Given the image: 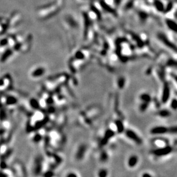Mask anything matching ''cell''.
I'll list each match as a JSON object with an SVG mask.
<instances>
[{"instance_id":"8","label":"cell","mask_w":177,"mask_h":177,"mask_svg":"<svg viewBox=\"0 0 177 177\" xmlns=\"http://www.w3.org/2000/svg\"><path fill=\"white\" fill-rule=\"evenodd\" d=\"M140 99L143 101H144V102L149 103L151 101V96L149 94H143L140 96Z\"/></svg>"},{"instance_id":"11","label":"cell","mask_w":177,"mask_h":177,"mask_svg":"<svg viewBox=\"0 0 177 177\" xmlns=\"http://www.w3.org/2000/svg\"><path fill=\"white\" fill-rule=\"evenodd\" d=\"M148 105H149V103L144 102V101H143V103H142L141 104V105H140V110H141L142 111H144L147 108Z\"/></svg>"},{"instance_id":"5","label":"cell","mask_w":177,"mask_h":177,"mask_svg":"<svg viewBox=\"0 0 177 177\" xmlns=\"http://www.w3.org/2000/svg\"><path fill=\"white\" fill-rule=\"evenodd\" d=\"M138 162V158L135 155H133L131 157L129 158L128 161V166L131 167H134L137 164Z\"/></svg>"},{"instance_id":"14","label":"cell","mask_w":177,"mask_h":177,"mask_svg":"<svg viewBox=\"0 0 177 177\" xmlns=\"http://www.w3.org/2000/svg\"><path fill=\"white\" fill-rule=\"evenodd\" d=\"M174 78H175V81H176V82H177V76H175Z\"/></svg>"},{"instance_id":"7","label":"cell","mask_w":177,"mask_h":177,"mask_svg":"<svg viewBox=\"0 0 177 177\" xmlns=\"http://www.w3.org/2000/svg\"><path fill=\"white\" fill-rule=\"evenodd\" d=\"M167 23L168 26L170 28L173 30V31H175L177 32V24L176 23L173 22L171 20H167Z\"/></svg>"},{"instance_id":"10","label":"cell","mask_w":177,"mask_h":177,"mask_svg":"<svg viewBox=\"0 0 177 177\" xmlns=\"http://www.w3.org/2000/svg\"><path fill=\"white\" fill-rule=\"evenodd\" d=\"M171 107L173 110H177V100L176 99H174L171 102Z\"/></svg>"},{"instance_id":"13","label":"cell","mask_w":177,"mask_h":177,"mask_svg":"<svg viewBox=\"0 0 177 177\" xmlns=\"http://www.w3.org/2000/svg\"><path fill=\"white\" fill-rule=\"evenodd\" d=\"M143 177H151V175L146 173V174H143Z\"/></svg>"},{"instance_id":"12","label":"cell","mask_w":177,"mask_h":177,"mask_svg":"<svg viewBox=\"0 0 177 177\" xmlns=\"http://www.w3.org/2000/svg\"><path fill=\"white\" fill-rule=\"evenodd\" d=\"M169 133H177V126H174V127H170L169 128Z\"/></svg>"},{"instance_id":"1","label":"cell","mask_w":177,"mask_h":177,"mask_svg":"<svg viewBox=\"0 0 177 177\" xmlns=\"http://www.w3.org/2000/svg\"><path fill=\"white\" fill-rule=\"evenodd\" d=\"M172 148L170 146H165V147L159 148L157 150H155L153 151L154 154L158 156H165L168 155L172 151Z\"/></svg>"},{"instance_id":"3","label":"cell","mask_w":177,"mask_h":177,"mask_svg":"<svg viewBox=\"0 0 177 177\" xmlns=\"http://www.w3.org/2000/svg\"><path fill=\"white\" fill-rule=\"evenodd\" d=\"M170 95V90L169 85L166 83L164 85L163 93H162V100L163 103H166L169 100Z\"/></svg>"},{"instance_id":"6","label":"cell","mask_w":177,"mask_h":177,"mask_svg":"<svg viewBox=\"0 0 177 177\" xmlns=\"http://www.w3.org/2000/svg\"><path fill=\"white\" fill-rule=\"evenodd\" d=\"M154 144H155V146H158L159 148L166 146V142L164 141L163 140H162V139H156V140H155L154 141Z\"/></svg>"},{"instance_id":"4","label":"cell","mask_w":177,"mask_h":177,"mask_svg":"<svg viewBox=\"0 0 177 177\" xmlns=\"http://www.w3.org/2000/svg\"><path fill=\"white\" fill-rule=\"evenodd\" d=\"M127 135L128 136V137L130 138V139H131L132 140H133V141L135 142L136 143H138V144H140L142 143V140L139 137L138 135L136 134L134 132L131 130H128L127 131Z\"/></svg>"},{"instance_id":"9","label":"cell","mask_w":177,"mask_h":177,"mask_svg":"<svg viewBox=\"0 0 177 177\" xmlns=\"http://www.w3.org/2000/svg\"><path fill=\"white\" fill-rule=\"evenodd\" d=\"M158 114L162 117H168L170 115V112L167 110H162L159 112Z\"/></svg>"},{"instance_id":"2","label":"cell","mask_w":177,"mask_h":177,"mask_svg":"<svg viewBox=\"0 0 177 177\" xmlns=\"http://www.w3.org/2000/svg\"><path fill=\"white\" fill-rule=\"evenodd\" d=\"M151 133L153 134L158 135L163 134L167 133H169V128L163 126H158V127H154L151 130Z\"/></svg>"}]
</instances>
